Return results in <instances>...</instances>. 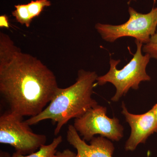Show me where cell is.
<instances>
[{
    "mask_svg": "<svg viewBox=\"0 0 157 157\" xmlns=\"http://www.w3.org/2000/svg\"><path fill=\"white\" fill-rule=\"evenodd\" d=\"M58 88L50 69L22 52L8 35L0 33V93L11 112L22 117L38 115Z\"/></svg>",
    "mask_w": 157,
    "mask_h": 157,
    "instance_id": "cell-1",
    "label": "cell"
},
{
    "mask_svg": "<svg viewBox=\"0 0 157 157\" xmlns=\"http://www.w3.org/2000/svg\"><path fill=\"white\" fill-rule=\"evenodd\" d=\"M98 76L94 71L79 70L74 84L66 88L59 87L49 105L38 115L25 121L31 126L50 120L56 124L54 134L57 135L70 120L81 117L98 105L92 97Z\"/></svg>",
    "mask_w": 157,
    "mask_h": 157,
    "instance_id": "cell-2",
    "label": "cell"
},
{
    "mask_svg": "<svg viewBox=\"0 0 157 157\" xmlns=\"http://www.w3.org/2000/svg\"><path fill=\"white\" fill-rule=\"evenodd\" d=\"M137 50L133 58L121 70L117 69L121 60L110 59V68L106 74L98 76L97 84L104 85L107 82L112 83L116 88L115 95L111 98L113 102H117L125 95L130 89L137 90L141 82L149 81L151 79L146 72V68L150 60L148 54L142 53L143 44L135 40Z\"/></svg>",
    "mask_w": 157,
    "mask_h": 157,
    "instance_id": "cell-3",
    "label": "cell"
},
{
    "mask_svg": "<svg viewBox=\"0 0 157 157\" xmlns=\"http://www.w3.org/2000/svg\"><path fill=\"white\" fill-rule=\"evenodd\" d=\"M130 17L127 22L120 25L97 23L95 29L101 38L107 42H115L120 38L131 37L145 44L156 32L157 8L142 14L131 7L128 8Z\"/></svg>",
    "mask_w": 157,
    "mask_h": 157,
    "instance_id": "cell-4",
    "label": "cell"
},
{
    "mask_svg": "<svg viewBox=\"0 0 157 157\" xmlns=\"http://www.w3.org/2000/svg\"><path fill=\"white\" fill-rule=\"evenodd\" d=\"M22 117L9 110L0 117V143L13 147L23 155L31 154L46 143V136L36 134Z\"/></svg>",
    "mask_w": 157,
    "mask_h": 157,
    "instance_id": "cell-5",
    "label": "cell"
},
{
    "mask_svg": "<svg viewBox=\"0 0 157 157\" xmlns=\"http://www.w3.org/2000/svg\"><path fill=\"white\" fill-rule=\"evenodd\" d=\"M106 107L97 105L81 117L75 119L73 126L83 137L85 141H90L95 135L118 141L124 136V128L117 118L107 115Z\"/></svg>",
    "mask_w": 157,
    "mask_h": 157,
    "instance_id": "cell-6",
    "label": "cell"
},
{
    "mask_svg": "<svg viewBox=\"0 0 157 157\" xmlns=\"http://www.w3.org/2000/svg\"><path fill=\"white\" fill-rule=\"evenodd\" d=\"M122 108V113L131 129L125 149L126 151H134L139 144L145 143L151 135L157 132V119L151 109L143 114H133L128 111L124 102Z\"/></svg>",
    "mask_w": 157,
    "mask_h": 157,
    "instance_id": "cell-7",
    "label": "cell"
},
{
    "mask_svg": "<svg viewBox=\"0 0 157 157\" xmlns=\"http://www.w3.org/2000/svg\"><path fill=\"white\" fill-rule=\"evenodd\" d=\"M67 140L77 150L75 157H113L115 150L110 140L101 136L93 137L88 144L72 125L68 127Z\"/></svg>",
    "mask_w": 157,
    "mask_h": 157,
    "instance_id": "cell-8",
    "label": "cell"
},
{
    "mask_svg": "<svg viewBox=\"0 0 157 157\" xmlns=\"http://www.w3.org/2000/svg\"><path fill=\"white\" fill-rule=\"evenodd\" d=\"M62 141L63 137L60 135L55 138L50 144L42 145L38 151L26 156L15 152L11 157H53L57 152V147Z\"/></svg>",
    "mask_w": 157,
    "mask_h": 157,
    "instance_id": "cell-9",
    "label": "cell"
},
{
    "mask_svg": "<svg viewBox=\"0 0 157 157\" xmlns=\"http://www.w3.org/2000/svg\"><path fill=\"white\" fill-rule=\"evenodd\" d=\"M14 7L15 9L12 11V15L17 22L22 25H25L27 27L29 28L33 19L29 14L27 4L15 5Z\"/></svg>",
    "mask_w": 157,
    "mask_h": 157,
    "instance_id": "cell-10",
    "label": "cell"
},
{
    "mask_svg": "<svg viewBox=\"0 0 157 157\" xmlns=\"http://www.w3.org/2000/svg\"><path fill=\"white\" fill-rule=\"evenodd\" d=\"M51 6L49 0H36L32 1L27 4L29 14L32 19L38 17L45 7Z\"/></svg>",
    "mask_w": 157,
    "mask_h": 157,
    "instance_id": "cell-11",
    "label": "cell"
},
{
    "mask_svg": "<svg viewBox=\"0 0 157 157\" xmlns=\"http://www.w3.org/2000/svg\"><path fill=\"white\" fill-rule=\"evenodd\" d=\"M142 51L145 54H148L151 58L157 60V30L152 36L149 42L144 44Z\"/></svg>",
    "mask_w": 157,
    "mask_h": 157,
    "instance_id": "cell-12",
    "label": "cell"
},
{
    "mask_svg": "<svg viewBox=\"0 0 157 157\" xmlns=\"http://www.w3.org/2000/svg\"><path fill=\"white\" fill-rule=\"evenodd\" d=\"M76 154L70 149L64 150L63 151H57L53 157H75Z\"/></svg>",
    "mask_w": 157,
    "mask_h": 157,
    "instance_id": "cell-13",
    "label": "cell"
},
{
    "mask_svg": "<svg viewBox=\"0 0 157 157\" xmlns=\"http://www.w3.org/2000/svg\"><path fill=\"white\" fill-rule=\"evenodd\" d=\"M10 24L9 23V17L6 15H1L0 16V27L1 28L9 29Z\"/></svg>",
    "mask_w": 157,
    "mask_h": 157,
    "instance_id": "cell-14",
    "label": "cell"
},
{
    "mask_svg": "<svg viewBox=\"0 0 157 157\" xmlns=\"http://www.w3.org/2000/svg\"><path fill=\"white\" fill-rule=\"evenodd\" d=\"M9 153L7 152L3 151H1L0 152V157H11Z\"/></svg>",
    "mask_w": 157,
    "mask_h": 157,
    "instance_id": "cell-15",
    "label": "cell"
},
{
    "mask_svg": "<svg viewBox=\"0 0 157 157\" xmlns=\"http://www.w3.org/2000/svg\"><path fill=\"white\" fill-rule=\"evenodd\" d=\"M151 109L153 112L154 113L155 116L156 117L157 119V103L156 104H155Z\"/></svg>",
    "mask_w": 157,
    "mask_h": 157,
    "instance_id": "cell-16",
    "label": "cell"
},
{
    "mask_svg": "<svg viewBox=\"0 0 157 157\" xmlns=\"http://www.w3.org/2000/svg\"><path fill=\"white\" fill-rule=\"evenodd\" d=\"M154 1V3H155L156 2V0H153Z\"/></svg>",
    "mask_w": 157,
    "mask_h": 157,
    "instance_id": "cell-17",
    "label": "cell"
}]
</instances>
